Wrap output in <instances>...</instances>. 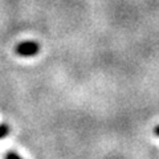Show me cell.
<instances>
[{"label": "cell", "instance_id": "obj_2", "mask_svg": "<svg viewBox=\"0 0 159 159\" xmlns=\"http://www.w3.org/2000/svg\"><path fill=\"white\" fill-rule=\"evenodd\" d=\"M9 134V127L7 123H0V139L6 138Z\"/></svg>", "mask_w": 159, "mask_h": 159}, {"label": "cell", "instance_id": "obj_4", "mask_svg": "<svg viewBox=\"0 0 159 159\" xmlns=\"http://www.w3.org/2000/svg\"><path fill=\"white\" fill-rule=\"evenodd\" d=\"M154 133H155L157 134V135H159V125L155 127V129H154Z\"/></svg>", "mask_w": 159, "mask_h": 159}, {"label": "cell", "instance_id": "obj_1", "mask_svg": "<svg viewBox=\"0 0 159 159\" xmlns=\"http://www.w3.org/2000/svg\"><path fill=\"white\" fill-rule=\"evenodd\" d=\"M40 51V45L36 41H23L16 45L15 48V52H16L17 56L21 57H32L36 56Z\"/></svg>", "mask_w": 159, "mask_h": 159}, {"label": "cell", "instance_id": "obj_3", "mask_svg": "<svg viewBox=\"0 0 159 159\" xmlns=\"http://www.w3.org/2000/svg\"><path fill=\"white\" fill-rule=\"evenodd\" d=\"M4 159H23L20 155H17L16 152H13V151H9V152H7V155H6V158Z\"/></svg>", "mask_w": 159, "mask_h": 159}]
</instances>
